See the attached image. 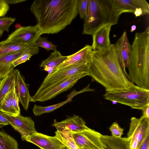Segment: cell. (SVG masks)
<instances>
[{
	"instance_id": "6da1fadb",
	"label": "cell",
	"mask_w": 149,
	"mask_h": 149,
	"mask_svg": "<svg viewBox=\"0 0 149 149\" xmlns=\"http://www.w3.org/2000/svg\"><path fill=\"white\" fill-rule=\"evenodd\" d=\"M77 0H35L30 10L41 35L57 33L69 25L78 14Z\"/></svg>"
},
{
	"instance_id": "7a4b0ae2",
	"label": "cell",
	"mask_w": 149,
	"mask_h": 149,
	"mask_svg": "<svg viewBox=\"0 0 149 149\" xmlns=\"http://www.w3.org/2000/svg\"><path fill=\"white\" fill-rule=\"evenodd\" d=\"M88 73L106 91L126 89L134 85L123 70L114 44L106 49L93 52Z\"/></svg>"
},
{
	"instance_id": "3957f363",
	"label": "cell",
	"mask_w": 149,
	"mask_h": 149,
	"mask_svg": "<svg viewBox=\"0 0 149 149\" xmlns=\"http://www.w3.org/2000/svg\"><path fill=\"white\" fill-rule=\"evenodd\" d=\"M127 68L128 78L131 82L149 90V26L144 31L135 33Z\"/></svg>"
},
{
	"instance_id": "277c9868",
	"label": "cell",
	"mask_w": 149,
	"mask_h": 149,
	"mask_svg": "<svg viewBox=\"0 0 149 149\" xmlns=\"http://www.w3.org/2000/svg\"><path fill=\"white\" fill-rule=\"evenodd\" d=\"M121 14L115 0H88L82 34L92 36L103 26L117 24Z\"/></svg>"
},
{
	"instance_id": "5b68a950",
	"label": "cell",
	"mask_w": 149,
	"mask_h": 149,
	"mask_svg": "<svg viewBox=\"0 0 149 149\" xmlns=\"http://www.w3.org/2000/svg\"><path fill=\"white\" fill-rule=\"evenodd\" d=\"M106 92L103 95L105 99L133 109L141 110L149 105V90L135 85L126 89Z\"/></svg>"
},
{
	"instance_id": "8992f818",
	"label": "cell",
	"mask_w": 149,
	"mask_h": 149,
	"mask_svg": "<svg viewBox=\"0 0 149 149\" xmlns=\"http://www.w3.org/2000/svg\"><path fill=\"white\" fill-rule=\"evenodd\" d=\"M87 72L78 74L40 91L31 97V102H43L50 100L59 94L70 89L81 78L88 76Z\"/></svg>"
},
{
	"instance_id": "52a82bcc",
	"label": "cell",
	"mask_w": 149,
	"mask_h": 149,
	"mask_svg": "<svg viewBox=\"0 0 149 149\" xmlns=\"http://www.w3.org/2000/svg\"><path fill=\"white\" fill-rule=\"evenodd\" d=\"M89 64H75L53 71L48 74L37 91H40L75 74L88 73Z\"/></svg>"
},
{
	"instance_id": "ba28073f",
	"label": "cell",
	"mask_w": 149,
	"mask_h": 149,
	"mask_svg": "<svg viewBox=\"0 0 149 149\" xmlns=\"http://www.w3.org/2000/svg\"><path fill=\"white\" fill-rule=\"evenodd\" d=\"M41 35L36 25L21 27L12 32L5 40L0 42V45L21 43L35 45Z\"/></svg>"
},
{
	"instance_id": "9c48e42d",
	"label": "cell",
	"mask_w": 149,
	"mask_h": 149,
	"mask_svg": "<svg viewBox=\"0 0 149 149\" xmlns=\"http://www.w3.org/2000/svg\"><path fill=\"white\" fill-rule=\"evenodd\" d=\"M101 134L91 129L72 134L73 140L80 148L104 149L100 139Z\"/></svg>"
},
{
	"instance_id": "30bf717a",
	"label": "cell",
	"mask_w": 149,
	"mask_h": 149,
	"mask_svg": "<svg viewBox=\"0 0 149 149\" xmlns=\"http://www.w3.org/2000/svg\"><path fill=\"white\" fill-rule=\"evenodd\" d=\"M22 140L32 143L41 149H62L63 143L55 136H52L37 132L28 136H21Z\"/></svg>"
},
{
	"instance_id": "8fae6325",
	"label": "cell",
	"mask_w": 149,
	"mask_h": 149,
	"mask_svg": "<svg viewBox=\"0 0 149 149\" xmlns=\"http://www.w3.org/2000/svg\"><path fill=\"white\" fill-rule=\"evenodd\" d=\"M130 121L127 138L130 141H137L139 146L149 132V118L142 116L139 119L132 117Z\"/></svg>"
},
{
	"instance_id": "7c38bea8",
	"label": "cell",
	"mask_w": 149,
	"mask_h": 149,
	"mask_svg": "<svg viewBox=\"0 0 149 149\" xmlns=\"http://www.w3.org/2000/svg\"><path fill=\"white\" fill-rule=\"evenodd\" d=\"M52 126L57 130L61 132H69L74 133L90 129L86 125L84 120L80 116L74 114L72 116H68L60 122L54 119Z\"/></svg>"
},
{
	"instance_id": "4fadbf2b",
	"label": "cell",
	"mask_w": 149,
	"mask_h": 149,
	"mask_svg": "<svg viewBox=\"0 0 149 149\" xmlns=\"http://www.w3.org/2000/svg\"><path fill=\"white\" fill-rule=\"evenodd\" d=\"M114 45L120 66L128 77L126 68L130 56L131 45L129 41L126 31L123 32Z\"/></svg>"
},
{
	"instance_id": "5bb4252c",
	"label": "cell",
	"mask_w": 149,
	"mask_h": 149,
	"mask_svg": "<svg viewBox=\"0 0 149 149\" xmlns=\"http://www.w3.org/2000/svg\"><path fill=\"white\" fill-rule=\"evenodd\" d=\"M93 52L91 46L86 45L76 52L68 56L67 59L63 63L53 71L75 64H89Z\"/></svg>"
},
{
	"instance_id": "9a60e30c",
	"label": "cell",
	"mask_w": 149,
	"mask_h": 149,
	"mask_svg": "<svg viewBox=\"0 0 149 149\" xmlns=\"http://www.w3.org/2000/svg\"><path fill=\"white\" fill-rule=\"evenodd\" d=\"M2 114L9 122L13 128L21 130L28 135L37 132L35 127V123L30 117H25L19 114L17 116H11L1 112Z\"/></svg>"
},
{
	"instance_id": "2e32d148",
	"label": "cell",
	"mask_w": 149,
	"mask_h": 149,
	"mask_svg": "<svg viewBox=\"0 0 149 149\" xmlns=\"http://www.w3.org/2000/svg\"><path fill=\"white\" fill-rule=\"evenodd\" d=\"M111 26H103L93 34V42L91 46L93 52L106 49L111 45L109 35Z\"/></svg>"
},
{
	"instance_id": "e0dca14e",
	"label": "cell",
	"mask_w": 149,
	"mask_h": 149,
	"mask_svg": "<svg viewBox=\"0 0 149 149\" xmlns=\"http://www.w3.org/2000/svg\"><path fill=\"white\" fill-rule=\"evenodd\" d=\"M29 84L25 82L18 70L15 81V88L19 102L26 111L28 109L29 102H31V99L29 90Z\"/></svg>"
},
{
	"instance_id": "ac0fdd59",
	"label": "cell",
	"mask_w": 149,
	"mask_h": 149,
	"mask_svg": "<svg viewBox=\"0 0 149 149\" xmlns=\"http://www.w3.org/2000/svg\"><path fill=\"white\" fill-rule=\"evenodd\" d=\"M117 7L121 14L124 13H134L136 9L142 8L149 13V5L145 0H115Z\"/></svg>"
},
{
	"instance_id": "d6986e66",
	"label": "cell",
	"mask_w": 149,
	"mask_h": 149,
	"mask_svg": "<svg viewBox=\"0 0 149 149\" xmlns=\"http://www.w3.org/2000/svg\"><path fill=\"white\" fill-rule=\"evenodd\" d=\"M90 88L88 86H87L83 89L78 91L74 89L68 95V98L65 101L58 104L48 106L44 107L35 104L32 109L33 112L35 116H40L45 113L52 112L67 103L71 102L72 98L76 95L84 92H90Z\"/></svg>"
},
{
	"instance_id": "ffe728a7",
	"label": "cell",
	"mask_w": 149,
	"mask_h": 149,
	"mask_svg": "<svg viewBox=\"0 0 149 149\" xmlns=\"http://www.w3.org/2000/svg\"><path fill=\"white\" fill-rule=\"evenodd\" d=\"M100 139L104 149H130V140L127 138L102 134Z\"/></svg>"
},
{
	"instance_id": "44dd1931",
	"label": "cell",
	"mask_w": 149,
	"mask_h": 149,
	"mask_svg": "<svg viewBox=\"0 0 149 149\" xmlns=\"http://www.w3.org/2000/svg\"><path fill=\"white\" fill-rule=\"evenodd\" d=\"M18 70L14 68L3 78L0 79V108L7 95L15 86V81Z\"/></svg>"
},
{
	"instance_id": "7402d4cb",
	"label": "cell",
	"mask_w": 149,
	"mask_h": 149,
	"mask_svg": "<svg viewBox=\"0 0 149 149\" xmlns=\"http://www.w3.org/2000/svg\"><path fill=\"white\" fill-rule=\"evenodd\" d=\"M68 56L62 55L60 52L56 49L51 53L49 56L43 61L39 65L40 68L47 72L48 74L63 63L67 58Z\"/></svg>"
},
{
	"instance_id": "603a6c76",
	"label": "cell",
	"mask_w": 149,
	"mask_h": 149,
	"mask_svg": "<svg viewBox=\"0 0 149 149\" xmlns=\"http://www.w3.org/2000/svg\"><path fill=\"white\" fill-rule=\"evenodd\" d=\"M25 49L20 52L0 56V79L3 78L10 70L14 68L13 65V62L21 56Z\"/></svg>"
},
{
	"instance_id": "cb8c5ba5",
	"label": "cell",
	"mask_w": 149,
	"mask_h": 149,
	"mask_svg": "<svg viewBox=\"0 0 149 149\" xmlns=\"http://www.w3.org/2000/svg\"><path fill=\"white\" fill-rule=\"evenodd\" d=\"M17 141L3 129L0 130V149H18Z\"/></svg>"
},
{
	"instance_id": "d4e9b609",
	"label": "cell",
	"mask_w": 149,
	"mask_h": 149,
	"mask_svg": "<svg viewBox=\"0 0 149 149\" xmlns=\"http://www.w3.org/2000/svg\"><path fill=\"white\" fill-rule=\"evenodd\" d=\"M55 136L64 146L69 149H79L72 136V133L69 132H61L56 130Z\"/></svg>"
},
{
	"instance_id": "484cf974",
	"label": "cell",
	"mask_w": 149,
	"mask_h": 149,
	"mask_svg": "<svg viewBox=\"0 0 149 149\" xmlns=\"http://www.w3.org/2000/svg\"><path fill=\"white\" fill-rule=\"evenodd\" d=\"M12 90L5 97L0 108V112L11 116H15L19 114L13 106L12 102Z\"/></svg>"
},
{
	"instance_id": "4316f807",
	"label": "cell",
	"mask_w": 149,
	"mask_h": 149,
	"mask_svg": "<svg viewBox=\"0 0 149 149\" xmlns=\"http://www.w3.org/2000/svg\"><path fill=\"white\" fill-rule=\"evenodd\" d=\"M39 52V47L35 45H30L25 49L24 53L21 56L13 62L14 67H15L29 60L32 56L38 54Z\"/></svg>"
},
{
	"instance_id": "83f0119b",
	"label": "cell",
	"mask_w": 149,
	"mask_h": 149,
	"mask_svg": "<svg viewBox=\"0 0 149 149\" xmlns=\"http://www.w3.org/2000/svg\"><path fill=\"white\" fill-rule=\"evenodd\" d=\"M30 45L26 43L12 44L3 45L0 49V56L21 51Z\"/></svg>"
},
{
	"instance_id": "f1b7e54d",
	"label": "cell",
	"mask_w": 149,
	"mask_h": 149,
	"mask_svg": "<svg viewBox=\"0 0 149 149\" xmlns=\"http://www.w3.org/2000/svg\"><path fill=\"white\" fill-rule=\"evenodd\" d=\"M35 45L37 47H42L47 51L50 50L54 51L56 49L57 46L48 41L47 38L40 36Z\"/></svg>"
},
{
	"instance_id": "f546056e",
	"label": "cell",
	"mask_w": 149,
	"mask_h": 149,
	"mask_svg": "<svg viewBox=\"0 0 149 149\" xmlns=\"http://www.w3.org/2000/svg\"><path fill=\"white\" fill-rule=\"evenodd\" d=\"M15 20V18L10 17L0 18V30L8 32L10 26Z\"/></svg>"
},
{
	"instance_id": "4dcf8cb0",
	"label": "cell",
	"mask_w": 149,
	"mask_h": 149,
	"mask_svg": "<svg viewBox=\"0 0 149 149\" xmlns=\"http://www.w3.org/2000/svg\"><path fill=\"white\" fill-rule=\"evenodd\" d=\"M88 0H77V8L78 13L81 19H83L86 13Z\"/></svg>"
},
{
	"instance_id": "1f68e13d",
	"label": "cell",
	"mask_w": 149,
	"mask_h": 149,
	"mask_svg": "<svg viewBox=\"0 0 149 149\" xmlns=\"http://www.w3.org/2000/svg\"><path fill=\"white\" fill-rule=\"evenodd\" d=\"M112 136L116 137H120L123 134V129L120 127L118 123L114 122L109 127Z\"/></svg>"
},
{
	"instance_id": "d6a6232c",
	"label": "cell",
	"mask_w": 149,
	"mask_h": 149,
	"mask_svg": "<svg viewBox=\"0 0 149 149\" xmlns=\"http://www.w3.org/2000/svg\"><path fill=\"white\" fill-rule=\"evenodd\" d=\"M12 102L13 106L17 112L20 114V109L19 105V101L17 94L15 86L12 90Z\"/></svg>"
},
{
	"instance_id": "836d02e7",
	"label": "cell",
	"mask_w": 149,
	"mask_h": 149,
	"mask_svg": "<svg viewBox=\"0 0 149 149\" xmlns=\"http://www.w3.org/2000/svg\"><path fill=\"white\" fill-rule=\"evenodd\" d=\"M9 6L5 0H0V17L4 16L9 10Z\"/></svg>"
},
{
	"instance_id": "e575fe53",
	"label": "cell",
	"mask_w": 149,
	"mask_h": 149,
	"mask_svg": "<svg viewBox=\"0 0 149 149\" xmlns=\"http://www.w3.org/2000/svg\"><path fill=\"white\" fill-rule=\"evenodd\" d=\"M149 132H148L137 149H149Z\"/></svg>"
},
{
	"instance_id": "d590c367",
	"label": "cell",
	"mask_w": 149,
	"mask_h": 149,
	"mask_svg": "<svg viewBox=\"0 0 149 149\" xmlns=\"http://www.w3.org/2000/svg\"><path fill=\"white\" fill-rule=\"evenodd\" d=\"M8 125H10V124L7 120L0 113V128H2Z\"/></svg>"
},
{
	"instance_id": "8d00e7d4",
	"label": "cell",
	"mask_w": 149,
	"mask_h": 149,
	"mask_svg": "<svg viewBox=\"0 0 149 149\" xmlns=\"http://www.w3.org/2000/svg\"><path fill=\"white\" fill-rule=\"evenodd\" d=\"M143 111V116L149 118V105L144 107L141 110Z\"/></svg>"
},
{
	"instance_id": "74e56055",
	"label": "cell",
	"mask_w": 149,
	"mask_h": 149,
	"mask_svg": "<svg viewBox=\"0 0 149 149\" xmlns=\"http://www.w3.org/2000/svg\"><path fill=\"white\" fill-rule=\"evenodd\" d=\"M8 4H13L25 1L26 0H5Z\"/></svg>"
},
{
	"instance_id": "f35d334b",
	"label": "cell",
	"mask_w": 149,
	"mask_h": 149,
	"mask_svg": "<svg viewBox=\"0 0 149 149\" xmlns=\"http://www.w3.org/2000/svg\"><path fill=\"white\" fill-rule=\"evenodd\" d=\"M136 26L135 25H133L131 27V29L130 30V31L132 32L134 31L135 30H136Z\"/></svg>"
},
{
	"instance_id": "ab89813d",
	"label": "cell",
	"mask_w": 149,
	"mask_h": 149,
	"mask_svg": "<svg viewBox=\"0 0 149 149\" xmlns=\"http://www.w3.org/2000/svg\"><path fill=\"white\" fill-rule=\"evenodd\" d=\"M3 32L2 31L0 30V38L3 35Z\"/></svg>"
},
{
	"instance_id": "60d3db41",
	"label": "cell",
	"mask_w": 149,
	"mask_h": 149,
	"mask_svg": "<svg viewBox=\"0 0 149 149\" xmlns=\"http://www.w3.org/2000/svg\"><path fill=\"white\" fill-rule=\"evenodd\" d=\"M62 149H69L67 148L66 146H64L63 148Z\"/></svg>"
},
{
	"instance_id": "b9f144b4",
	"label": "cell",
	"mask_w": 149,
	"mask_h": 149,
	"mask_svg": "<svg viewBox=\"0 0 149 149\" xmlns=\"http://www.w3.org/2000/svg\"><path fill=\"white\" fill-rule=\"evenodd\" d=\"M80 149H86V148H80Z\"/></svg>"
},
{
	"instance_id": "7bdbcfd3",
	"label": "cell",
	"mask_w": 149,
	"mask_h": 149,
	"mask_svg": "<svg viewBox=\"0 0 149 149\" xmlns=\"http://www.w3.org/2000/svg\"><path fill=\"white\" fill-rule=\"evenodd\" d=\"M1 45H0V48H1Z\"/></svg>"
},
{
	"instance_id": "ee69618b",
	"label": "cell",
	"mask_w": 149,
	"mask_h": 149,
	"mask_svg": "<svg viewBox=\"0 0 149 149\" xmlns=\"http://www.w3.org/2000/svg\"><path fill=\"white\" fill-rule=\"evenodd\" d=\"M79 149H81L79 148Z\"/></svg>"
}]
</instances>
